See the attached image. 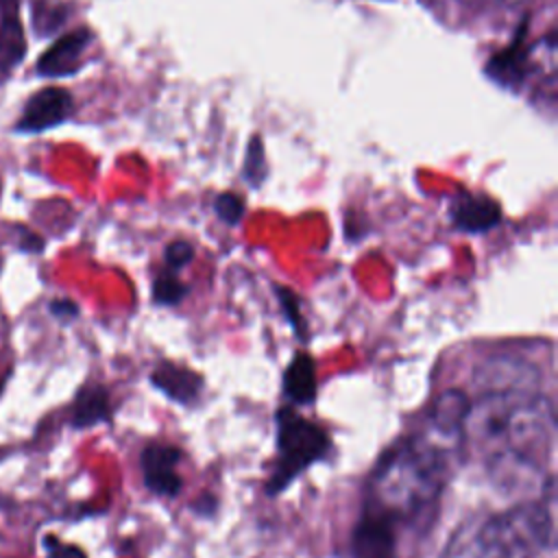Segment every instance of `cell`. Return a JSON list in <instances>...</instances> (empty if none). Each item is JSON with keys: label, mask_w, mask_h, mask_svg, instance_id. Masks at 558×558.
Listing matches in <instances>:
<instances>
[{"label": "cell", "mask_w": 558, "mask_h": 558, "mask_svg": "<svg viewBox=\"0 0 558 558\" xmlns=\"http://www.w3.org/2000/svg\"><path fill=\"white\" fill-rule=\"evenodd\" d=\"M451 471V447L429 432L397 440L384 451L368 480V504L397 523L432 517Z\"/></svg>", "instance_id": "6da1fadb"}, {"label": "cell", "mask_w": 558, "mask_h": 558, "mask_svg": "<svg viewBox=\"0 0 558 558\" xmlns=\"http://www.w3.org/2000/svg\"><path fill=\"white\" fill-rule=\"evenodd\" d=\"M329 436L316 423L303 418L290 408H281L277 412V469L268 480L266 493H281L301 471L310 464L327 458L329 453Z\"/></svg>", "instance_id": "7a4b0ae2"}, {"label": "cell", "mask_w": 558, "mask_h": 558, "mask_svg": "<svg viewBox=\"0 0 558 558\" xmlns=\"http://www.w3.org/2000/svg\"><path fill=\"white\" fill-rule=\"evenodd\" d=\"M495 521L510 558H536L554 545V517L545 501H521L495 514Z\"/></svg>", "instance_id": "3957f363"}, {"label": "cell", "mask_w": 558, "mask_h": 558, "mask_svg": "<svg viewBox=\"0 0 558 558\" xmlns=\"http://www.w3.org/2000/svg\"><path fill=\"white\" fill-rule=\"evenodd\" d=\"M440 558H510L495 514L466 517L447 538Z\"/></svg>", "instance_id": "277c9868"}, {"label": "cell", "mask_w": 558, "mask_h": 558, "mask_svg": "<svg viewBox=\"0 0 558 558\" xmlns=\"http://www.w3.org/2000/svg\"><path fill=\"white\" fill-rule=\"evenodd\" d=\"M395 525L392 517L366 506L351 534V558H399Z\"/></svg>", "instance_id": "5b68a950"}, {"label": "cell", "mask_w": 558, "mask_h": 558, "mask_svg": "<svg viewBox=\"0 0 558 558\" xmlns=\"http://www.w3.org/2000/svg\"><path fill=\"white\" fill-rule=\"evenodd\" d=\"M70 113H72V96L61 87H44L26 100L15 122V131L39 133L65 122Z\"/></svg>", "instance_id": "8992f818"}, {"label": "cell", "mask_w": 558, "mask_h": 558, "mask_svg": "<svg viewBox=\"0 0 558 558\" xmlns=\"http://www.w3.org/2000/svg\"><path fill=\"white\" fill-rule=\"evenodd\" d=\"M181 458L183 453L174 445H148L140 460L144 486L155 495L177 497L183 486L181 475L177 473Z\"/></svg>", "instance_id": "52a82bcc"}, {"label": "cell", "mask_w": 558, "mask_h": 558, "mask_svg": "<svg viewBox=\"0 0 558 558\" xmlns=\"http://www.w3.org/2000/svg\"><path fill=\"white\" fill-rule=\"evenodd\" d=\"M482 390H538V371L517 357H490L475 371Z\"/></svg>", "instance_id": "ba28073f"}, {"label": "cell", "mask_w": 558, "mask_h": 558, "mask_svg": "<svg viewBox=\"0 0 558 558\" xmlns=\"http://www.w3.org/2000/svg\"><path fill=\"white\" fill-rule=\"evenodd\" d=\"M471 399L462 390H445L436 397L429 410V427L427 432L445 442L447 447L462 445V427L469 414Z\"/></svg>", "instance_id": "9c48e42d"}, {"label": "cell", "mask_w": 558, "mask_h": 558, "mask_svg": "<svg viewBox=\"0 0 558 558\" xmlns=\"http://www.w3.org/2000/svg\"><path fill=\"white\" fill-rule=\"evenodd\" d=\"M92 41L87 28H76L59 37L37 61V72L41 76H68L78 70L81 59Z\"/></svg>", "instance_id": "30bf717a"}, {"label": "cell", "mask_w": 558, "mask_h": 558, "mask_svg": "<svg viewBox=\"0 0 558 558\" xmlns=\"http://www.w3.org/2000/svg\"><path fill=\"white\" fill-rule=\"evenodd\" d=\"M26 52L17 0H0V78H7Z\"/></svg>", "instance_id": "8fae6325"}, {"label": "cell", "mask_w": 558, "mask_h": 558, "mask_svg": "<svg viewBox=\"0 0 558 558\" xmlns=\"http://www.w3.org/2000/svg\"><path fill=\"white\" fill-rule=\"evenodd\" d=\"M451 220L460 231L484 233L501 222V207L484 194H460L451 203Z\"/></svg>", "instance_id": "7c38bea8"}, {"label": "cell", "mask_w": 558, "mask_h": 558, "mask_svg": "<svg viewBox=\"0 0 558 558\" xmlns=\"http://www.w3.org/2000/svg\"><path fill=\"white\" fill-rule=\"evenodd\" d=\"M150 384L163 392L168 399L177 403H192L201 390H203V377L194 371H187L179 364L172 362H161L153 373H150Z\"/></svg>", "instance_id": "4fadbf2b"}, {"label": "cell", "mask_w": 558, "mask_h": 558, "mask_svg": "<svg viewBox=\"0 0 558 558\" xmlns=\"http://www.w3.org/2000/svg\"><path fill=\"white\" fill-rule=\"evenodd\" d=\"M111 416V403H109V392L105 386L89 384L83 386L72 403V427H92L102 421H109Z\"/></svg>", "instance_id": "5bb4252c"}, {"label": "cell", "mask_w": 558, "mask_h": 558, "mask_svg": "<svg viewBox=\"0 0 558 558\" xmlns=\"http://www.w3.org/2000/svg\"><path fill=\"white\" fill-rule=\"evenodd\" d=\"M283 392L290 401L307 405L316 397V373L314 360L307 353H294L292 362L283 373Z\"/></svg>", "instance_id": "9a60e30c"}, {"label": "cell", "mask_w": 558, "mask_h": 558, "mask_svg": "<svg viewBox=\"0 0 558 558\" xmlns=\"http://www.w3.org/2000/svg\"><path fill=\"white\" fill-rule=\"evenodd\" d=\"M185 294L187 286L177 277L174 270H166L153 281V299L159 305H177L185 299Z\"/></svg>", "instance_id": "2e32d148"}, {"label": "cell", "mask_w": 558, "mask_h": 558, "mask_svg": "<svg viewBox=\"0 0 558 558\" xmlns=\"http://www.w3.org/2000/svg\"><path fill=\"white\" fill-rule=\"evenodd\" d=\"M277 296H279V301H281L283 312H286L288 320L292 323L294 331L299 333V338H301V340H305V336H307V331H305V318L301 316V305H299L296 294H294V292H290V290H288V288H283V286H277Z\"/></svg>", "instance_id": "e0dca14e"}, {"label": "cell", "mask_w": 558, "mask_h": 558, "mask_svg": "<svg viewBox=\"0 0 558 558\" xmlns=\"http://www.w3.org/2000/svg\"><path fill=\"white\" fill-rule=\"evenodd\" d=\"M214 209H216V214H218V218H220L222 222H227V225H238L240 218H242V214H244V203H242V198H240L238 194L225 192V194H220V196L216 198Z\"/></svg>", "instance_id": "ac0fdd59"}, {"label": "cell", "mask_w": 558, "mask_h": 558, "mask_svg": "<svg viewBox=\"0 0 558 558\" xmlns=\"http://www.w3.org/2000/svg\"><path fill=\"white\" fill-rule=\"evenodd\" d=\"M244 177L251 181V185H259V181L264 179V150L257 137H253V142L248 144Z\"/></svg>", "instance_id": "d6986e66"}, {"label": "cell", "mask_w": 558, "mask_h": 558, "mask_svg": "<svg viewBox=\"0 0 558 558\" xmlns=\"http://www.w3.org/2000/svg\"><path fill=\"white\" fill-rule=\"evenodd\" d=\"M194 257V248L192 244H187L185 240H174L166 246V253H163V259L168 264V270H181L183 266H187Z\"/></svg>", "instance_id": "ffe728a7"}, {"label": "cell", "mask_w": 558, "mask_h": 558, "mask_svg": "<svg viewBox=\"0 0 558 558\" xmlns=\"http://www.w3.org/2000/svg\"><path fill=\"white\" fill-rule=\"evenodd\" d=\"M44 549H46V558H87L81 547L63 543L52 534L44 536Z\"/></svg>", "instance_id": "44dd1931"}, {"label": "cell", "mask_w": 558, "mask_h": 558, "mask_svg": "<svg viewBox=\"0 0 558 558\" xmlns=\"http://www.w3.org/2000/svg\"><path fill=\"white\" fill-rule=\"evenodd\" d=\"M50 314L59 320H72L78 314V305L70 299H52L50 301Z\"/></svg>", "instance_id": "7402d4cb"}, {"label": "cell", "mask_w": 558, "mask_h": 558, "mask_svg": "<svg viewBox=\"0 0 558 558\" xmlns=\"http://www.w3.org/2000/svg\"><path fill=\"white\" fill-rule=\"evenodd\" d=\"M216 497H211V495H203L196 504H194V510L198 512V514H214V510H216Z\"/></svg>", "instance_id": "603a6c76"}, {"label": "cell", "mask_w": 558, "mask_h": 558, "mask_svg": "<svg viewBox=\"0 0 558 558\" xmlns=\"http://www.w3.org/2000/svg\"><path fill=\"white\" fill-rule=\"evenodd\" d=\"M2 504H4V501H2V499H0V506H2Z\"/></svg>", "instance_id": "cb8c5ba5"}]
</instances>
